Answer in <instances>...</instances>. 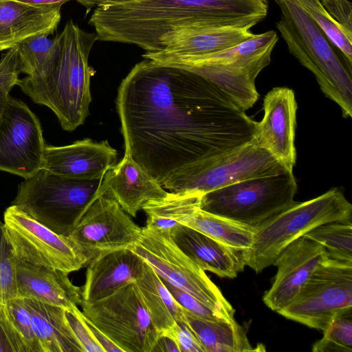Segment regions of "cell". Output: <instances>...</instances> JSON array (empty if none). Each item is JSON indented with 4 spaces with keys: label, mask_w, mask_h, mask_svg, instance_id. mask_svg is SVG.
I'll list each match as a JSON object with an SVG mask.
<instances>
[{
    "label": "cell",
    "mask_w": 352,
    "mask_h": 352,
    "mask_svg": "<svg viewBox=\"0 0 352 352\" xmlns=\"http://www.w3.org/2000/svg\"><path fill=\"white\" fill-rule=\"evenodd\" d=\"M102 193L113 198L130 216L148 204L166 198L169 192L127 155L110 168L102 180Z\"/></svg>",
    "instance_id": "d6986e66"
},
{
    "label": "cell",
    "mask_w": 352,
    "mask_h": 352,
    "mask_svg": "<svg viewBox=\"0 0 352 352\" xmlns=\"http://www.w3.org/2000/svg\"><path fill=\"white\" fill-rule=\"evenodd\" d=\"M45 142L37 116L8 96L0 118V170L28 179L43 168Z\"/></svg>",
    "instance_id": "5bb4252c"
},
{
    "label": "cell",
    "mask_w": 352,
    "mask_h": 352,
    "mask_svg": "<svg viewBox=\"0 0 352 352\" xmlns=\"http://www.w3.org/2000/svg\"><path fill=\"white\" fill-rule=\"evenodd\" d=\"M116 107L125 153L161 185L252 141L256 122L226 92L190 70L137 63Z\"/></svg>",
    "instance_id": "6da1fadb"
},
{
    "label": "cell",
    "mask_w": 352,
    "mask_h": 352,
    "mask_svg": "<svg viewBox=\"0 0 352 352\" xmlns=\"http://www.w3.org/2000/svg\"><path fill=\"white\" fill-rule=\"evenodd\" d=\"M297 109L292 89L273 88L264 98V116L256 123L252 140L285 169L292 172L296 161L294 138Z\"/></svg>",
    "instance_id": "2e32d148"
},
{
    "label": "cell",
    "mask_w": 352,
    "mask_h": 352,
    "mask_svg": "<svg viewBox=\"0 0 352 352\" xmlns=\"http://www.w3.org/2000/svg\"><path fill=\"white\" fill-rule=\"evenodd\" d=\"M303 236L321 244L329 258L352 262L351 221L322 224Z\"/></svg>",
    "instance_id": "1f68e13d"
},
{
    "label": "cell",
    "mask_w": 352,
    "mask_h": 352,
    "mask_svg": "<svg viewBox=\"0 0 352 352\" xmlns=\"http://www.w3.org/2000/svg\"><path fill=\"white\" fill-rule=\"evenodd\" d=\"M19 74L17 50L15 46L8 50L0 60V89H11L14 85H17Z\"/></svg>",
    "instance_id": "f35d334b"
},
{
    "label": "cell",
    "mask_w": 352,
    "mask_h": 352,
    "mask_svg": "<svg viewBox=\"0 0 352 352\" xmlns=\"http://www.w3.org/2000/svg\"><path fill=\"white\" fill-rule=\"evenodd\" d=\"M0 352H16L15 345L3 322L0 318Z\"/></svg>",
    "instance_id": "7bdbcfd3"
},
{
    "label": "cell",
    "mask_w": 352,
    "mask_h": 352,
    "mask_svg": "<svg viewBox=\"0 0 352 352\" xmlns=\"http://www.w3.org/2000/svg\"><path fill=\"white\" fill-rule=\"evenodd\" d=\"M267 0H139L96 8L89 23L98 40L160 51V39L182 27L251 28L265 18Z\"/></svg>",
    "instance_id": "7a4b0ae2"
},
{
    "label": "cell",
    "mask_w": 352,
    "mask_h": 352,
    "mask_svg": "<svg viewBox=\"0 0 352 352\" xmlns=\"http://www.w3.org/2000/svg\"><path fill=\"white\" fill-rule=\"evenodd\" d=\"M58 53L52 71L41 78L26 76L17 85L37 104L50 108L67 131L82 124L89 114L91 69L88 58L96 34L80 29L72 20L57 35Z\"/></svg>",
    "instance_id": "3957f363"
},
{
    "label": "cell",
    "mask_w": 352,
    "mask_h": 352,
    "mask_svg": "<svg viewBox=\"0 0 352 352\" xmlns=\"http://www.w3.org/2000/svg\"><path fill=\"white\" fill-rule=\"evenodd\" d=\"M3 223L16 258L68 274L86 265L69 236L54 232L16 206L6 209Z\"/></svg>",
    "instance_id": "7c38bea8"
},
{
    "label": "cell",
    "mask_w": 352,
    "mask_h": 352,
    "mask_svg": "<svg viewBox=\"0 0 352 352\" xmlns=\"http://www.w3.org/2000/svg\"><path fill=\"white\" fill-rule=\"evenodd\" d=\"M326 10L348 32L352 33V4L348 0H320Z\"/></svg>",
    "instance_id": "ab89813d"
},
{
    "label": "cell",
    "mask_w": 352,
    "mask_h": 352,
    "mask_svg": "<svg viewBox=\"0 0 352 352\" xmlns=\"http://www.w3.org/2000/svg\"><path fill=\"white\" fill-rule=\"evenodd\" d=\"M278 40L270 30L228 49L204 55H180L164 52H146L144 58L179 67L201 66L246 85H255V79L270 63L272 50Z\"/></svg>",
    "instance_id": "9a60e30c"
},
{
    "label": "cell",
    "mask_w": 352,
    "mask_h": 352,
    "mask_svg": "<svg viewBox=\"0 0 352 352\" xmlns=\"http://www.w3.org/2000/svg\"><path fill=\"white\" fill-rule=\"evenodd\" d=\"M16 258L3 221L0 220V304L17 298Z\"/></svg>",
    "instance_id": "e575fe53"
},
{
    "label": "cell",
    "mask_w": 352,
    "mask_h": 352,
    "mask_svg": "<svg viewBox=\"0 0 352 352\" xmlns=\"http://www.w3.org/2000/svg\"><path fill=\"white\" fill-rule=\"evenodd\" d=\"M102 180L67 177L43 168L19 185L11 205L54 232L69 236L102 194Z\"/></svg>",
    "instance_id": "5b68a950"
},
{
    "label": "cell",
    "mask_w": 352,
    "mask_h": 352,
    "mask_svg": "<svg viewBox=\"0 0 352 352\" xmlns=\"http://www.w3.org/2000/svg\"><path fill=\"white\" fill-rule=\"evenodd\" d=\"M325 248L302 236L288 245L272 265L277 273L263 298L264 303L278 312L297 295L316 268L328 258Z\"/></svg>",
    "instance_id": "e0dca14e"
},
{
    "label": "cell",
    "mask_w": 352,
    "mask_h": 352,
    "mask_svg": "<svg viewBox=\"0 0 352 352\" xmlns=\"http://www.w3.org/2000/svg\"><path fill=\"white\" fill-rule=\"evenodd\" d=\"M183 225L224 245L241 250L252 246L255 236L254 228L209 213L200 208Z\"/></svg>",
    "instance_id": "f1b7e54d"
},
{
    "label": "cell",
    "mask_w": 352,
    "mask_h": 352,
    "mask_svg": "<svg viewBox=\"0 0 352 352\" xmlns=\"http://www.w3.org/2000/svg\"><path fill=\"white\" fill-rule=\"evenodd\" d=\"M17 298H31L65 309L80 306L81 288L74 285L68 273L36 265L16 258Z\"/></svg>",
    "instance_id": "ffe728a7"
},
{
    "label": "cell",
    "mask_w": 352,
    "mask_h": 352,
    "mask_svg": "<svg viewBox=\"0 0 352 352\" xmlns=\"http://www.w3.org/2000/svg\"><path fill=\"white\" fill-rule=\"evenodd\" d=\"M60 8L61 6H34L0 0V51L32 36L52 34L61 19Z\"/></svg>",
    "instance_id": "603a6c76"
},
{
    "label": "cell",
    "mask_w": 352,
    "mask_h": 352,
    "mask_svg": "<svg viewBox=\"0 0 352 352\" xmlns=\"http://www.w3.org/2000/svg\"><path fill=\"white\" fill-rule=\"evenodd\" d=\"M179 352L175 341L168 336L161 334L151 352Z\"/></svg>",
    "instance_id": "b9f144b4"
},
{
    "label": "cell",
    "mask_w": 352,
    "mask_h": 352,
    "mask_svg": "<svg viewBox=\"0 0 352 352\" xmlns=\"http://www.w3.org/2000/svg\"><path fill=\"white\" fill-rule=\"evenodd\" d=\"M314 352L352 351V307L340 311L333 317L323 337L314 343Z\"/></svg>",
    "instance_id": "836d02e7"
},
{
    "label": "cell",
    "mask_w": 352,
    "mask_h": 352,
    "mask_svg": "<svg viewBox=\"0 0 352 352\" xmlns=\"http://www.w3.org/2000/svg\"><path fill=\"white\" fill-rule=\"evenodd\" d=\"M202 195L198 192H169L164 199L150 202L142 209L146 214L145 227L170 233L200 208Z\"/></svg>",
    "instance_id": "83f0119b"
},
{
    "label": "cell",
    "mask_w": 352,
    "mask_h": 352,
    "mask_svg": "<svg viewBox=\"0 0 352 352\" xmlns=\"http://www.w3.org/2000/svg\"><path fill=\"white\" fill-rule=\"evenodd\" d=\"M45 34L29 37L16 47L20 73L34 78H45L52 71L58 53L57 36L49 38Z\"/></svg>",
    "instance_id": "f546056e"
},
{
    "label": "cell",
    "mask_w": 352,
    "mask_h": 352,
    "mask_svg": "<svg viewBox=\"0 0 352 352\" xmlns=\"http://www.w3.org/2000/svg\"><path fill=\"white\" fill-rule=\"evenodd\" d=\"M164 335L170 336L175 341L179 352H206L186 320L176 321L173 327Z\"/></svg>",
    "instance_id": "74e56055"
},
{
    "label": "cell",
    "mask_w": 352,
    "mask_h": 352,
    "mask_svg": "<svg viewBox=\"0 0 352 352\" xmlns=\"http://www.w3.org/2000/svg\"><path fill=\"white\" fill-rule=\"evenodd\" d=\"M169 234L180 250L204 271L232 278L245 266L243 250L224 245L192 228L180 225Z\"/></svg>",
    "instance_id": "7402d4cb"
},
{
    "label": "cell",
    "mask_w": 352,
    "mask_h": 352,
    "mask_svg": "<svg viewBox=\"0 0 352 352\" xmlns=\"http://www.w3.org/2000/svg\"><path fill=\"white\" fill-rule=\"evenodd\" d=\"M175 300L188 312L197 317L210 320H228L221 314L201 302L186 292L171 285L160 278ZM233 320V319H232Z\"/></svg>",
    "instance_id": "8d00e7d4"
},
{
    "label": "cell",
    "mask_w": 352,
    "mask_h": 352,
    "mask_svg": "<svg viewBox=\"0 0 352 352\" xmlns=\"http://www.w3.org/2000/svg\"><path fill=\"white\" fill-rule=\"evenodd\" d=\"M297 188L293 172L284 170L206 192L200 208L255 229L296 204Z\"/></svg>",
    "instance_id": "52a82bcc"
},
{
    "label": "cell",
    "mask_w": 352,
    "mask_h": 352,
    "mask_svg": "<svg viewBox=\"0 0 352 352\" xmlns=\"http://www.w3.org/2000/svg\"><path fill=\"white\" fill-rule=\"evenodd\" d=\"M351 219L352 205L338 188L296 202L255 228L252 246L243 251L245 265L259 273L272 265L288 245L315 228Z\"/></svg>",
    "instance_id": "8992f818"
},
{
    "label": "cell",
    "mask_w": 352,
    "mask_h": 352,
    "mask_svg": "<svg viewBox=\"0 0 352 352\" xmlns=\"http://www.w3.org/2000/svg\"><path fill=\"white\" fill-rule=\"evenodd\" d=\"M146 261L130 249L100 256L87 266L85 283L81 288L83 302L103 298L123 285L135 282L142 274Z\"/></svg>",
    "instance_id": "44dd1931"
},
{
    "label": "cell",
    "mask_w": 352,
    "mask_h": 352,
    "mask_svg": "<svg viewBox=\"0 0 352 352\" xmlns=\"http://www.w3.org/2000/svg\"><path fill=\"white\" fill-rule=\"evenodd\" d=\"M80 4L83 6L87 8V13L89 12V10L96 7L98 8L100 6H106V5H112V4H120L129 3L139 0H76Z\"/></svg>",
    "instance_id": "ee69618b"
},
{
    "label": "cell",
    "mask_w": 352,
    "mask_h": 352,
    "mask_svg": "<svg viewBox=\"0 0 352 352\" xmlns=\"http://www.w3.org/2000/svg\"><path fill=\"white\" fill-rule=\"evenodd\" d=\"M82 313L122 352H151L161 333L153 325L135 282L91 302Z\"/></svg>",
    "instance_id": "9c48e42d"
},
{
    "label": "cell",
    "mask_w": 352,
    "mask_h": 352,
    "mask_svg": "<svg viewBox=\"0 0 352 352\" xmlns=\"http://www.w3.org/2000/svg\"><path fill=\"white\" fill-rule=\"evenodd\" d=\"M10 89H0V118L6 103L7 99L9 96Z\"/></svg>",
    "instance_id": "bcb514c9"
},
{
    "label": "cell",
    "mask_w": 352,
    "mask_h": 352,
    "mask_svg": "<svg viewBox=\"0 0 352 352\" xmlns=\"http://www.w3.org/2000/svg\"><path fill=\"white\" fill-rule=\"evenodd\" d=\"M318 25L348 65L352 66V34L348 32L324 8L320 0H296Z\"/></svg>",
    "instance_id": "d6a6232c"
},
{
    "label": "cell",
    "mask_w": 352,
    "mask_h": 352,
    "mask_svg": "<svg viewBox=\"0 0 352 352\" xmlns=\"http://www.w3.org/2000/svg\"><path fill=\"white\" fill-rule=\"evenodd\" d=\"M83 317L94 337L102 346L104 352H122V349L119 346H118L101 331L95 327L87 318L84 316Z\"/></svg>",
    "instance_id": "60d3db41"
},
{
    "label": "cell",
    "mask_w": 352,
    "mask_h": 352,
    "mask_svg": "<svg viewBox=\"0 0 352 352\" xmlns=\"http://www.w3.org/2000/svg\"><path fill=\"white\" fill-rule=\"evenodd\" d=\"M280 10L276 26L288 50L311 72L325 96L344 118L352 116L351 67L296 0H274Z\"/></svg>",
    "instance_id": "277c9868"
},
{
    "label": "cell",
    "mask_w": 352,
    "mask_h": 352,
    "mask_svg": "<svg viewBox=\"0 0 352 352\" xmlns=\"http://www.w3.org/2000/svg\"><path fill=\"white\" fill-rule=\"evenodd\" d=\"M184 311L187 322L197 335L206 352L255 351L249 342L245 329L234 319L210 320Z\"/></svg>",
    "instance_id": "4316f807"
},
{
    "label": "cell",
    "mask_w": 352,
    "mask_h": 352,
    "mask_svg": "<svg viewBox=\"0 0 352 352\" xmlns=\"http://www.w3.org/2000/svg\"><path fill=\"white\" fill-rule=\"evenodd\" d=\"M118 152L108 140L85 138L65 146L45 145L43 168L78 179L103 178L117 163Z\"/></svg>",
    "instance_id": "ac0fdd59"
},
{
    "label": "cell",
    "mask_w": 352,
    "mask_h": 352,
    "mask_svg": "<svg viewBox=\"0 0 352 352\" xmlns=\"http://www.w3.org/2000/svg\"><path fill=\"white\" fill-rule=\"evenodd\" d=\"M138 226L112 197L100 195L89 207L69 238L86 265L111 252L129 249L140 239Z\"/></svg>",
    "instance_id": "4fadbf2b"
},
{
    "label": "cell",
    "mask_w": 352,
    "mask_h": 352,
    "mask_svg": "<svg viewBox=\"0 0 352 352\" xmlns=\"http://www.w3.org/2000/svg\"><path fill=\"white\" fill-rule=\"evenodd\" d=\"M34 6H61L70 0H13Z\"/></svg>",
    "instance_id": "f6af8a7d"
},
{
    "label": "cell",
    "mask_w": 352,
    "mask_h": 352,
    "mask_svg": "<svg viewBox=\"0 0 352 352\" xmlns=\"http://www.w3.org/2000/svg\"><path fill=\"white\" fill-rule=\"evenodd\" d=\"M349 307H352V262L328 258L278 313L324 331L337 313Z\"/></svg>",
    "instance_id": "30bf717a"
},
{
    "label": "cell",
    "mask_w": 352,
    "mask_h": 352,
    "mask_svg": "<svg viewBox=\"0 0 352 352\" xmlns=\"http://www.w3.org/2000/svg\"><path fill=\"white\" fill-rule=\"evenodd\" d=\"M64 314L69 327L83 352H104L94 337L78 308L64 309Z\"/></svg>",
    "instance_id": "d590c367"
},
{
    "label": "cell",
    "mask_w": 352,
    "mask_h": 352,
    "mask_svg": "<svg viewBox=\"0 0 352 352\" xmlns=\"http://www.w3.org/2000/svg\"><path fill=\"white\" fill-rule=\"evenodd\" d=\"M129 249L143 258L160 278L228 320L234 319V309L220 289L205 271L180 250L168 232L142 228L140 240Z\"/></svg>",
    "instance_id": "ba28073f"
},
{
    "label": "cell",
    "mask_w": 352,
    "mask_h": 352,
    "mask_svg": "<svg viewBox=\"0 0 352 352\" xmlns=\"http://www.w3.org/2000/svg\"><path fill=\"white\" fill-rule=\"evenodd\" d=\"M0 318L15 345L16 352H42L30 314L20 298L0 304Z\"/></svg>",
    "instance_id": "4dcf8cb0"
},
{
    "label": "cell",
    "mask_w": 352,
    "mask_h": 352,
    "mask_svg": "<svg viewBox=\"0 0 352 352\" xmlns=\"http://www.w3.org/2000/svg\"><path fill=\"white\" fill-rule=\"evenodd\" d=\"M285 169L253 141L203 164L190 173L164 182L170 192L205 194L249 178L270 175Z\"/></svg>",
    "instance_id": "8fae6325"
},
{
    "label": "cell",
    "mask_w": 352,
    "mask_h": 352,
    "mask_svg": "<svg viewBox=\"0 0 352 352\" xmlns=\"http://www.w3.org/2000/svg\"><path fill=\"white\" fill-rule=\"evenodd\" d=\"M42 352H83L65 318L64 309L31 298H21Z\"/></svg>",
    "instance_id": "d4e9b609"
},
{
    "label": "cell",
    "mask_w": 352,
    "mask_h": 352,
    "mask_svg": "<svg viewBox=\"0 0 352 352\" xmlns=\"http://www.w3.org/2000/svg\"><path fill=\"white\" fill-rule=\"evenodd\" d=\"M254 36L247 28L182 27L160 38V52L180 55L208 54L235 46Z\"/></svg>",
    "instance_id": "cb8c5ba5"
},
{
    "label": "cell",
    "mask_w": 352,
    "mask_h": 352,
    "mask_svg": "<svg viewBox=\"0 0 352 352\" xmlns=\"http://www.w3.org/2000/svg\"><path fill=\"white\" fill-rule=\"evenodd\" d=\"M135 283L153 325L161 334L170 330L176 321L186 320L184 308L146 262Z\"/></svg>",
    "instance_id": "484cf974"
}]
</instances>
